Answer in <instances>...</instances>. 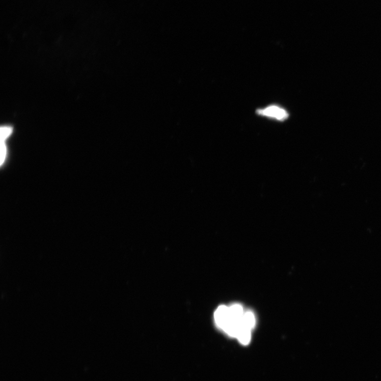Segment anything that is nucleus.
<instances>
[{"mask_svg":"<svg viewBox=\"0 0 381 381\" xmlns=\"http://www.w3.org/2000/svg\"><path fill=\"white\" fill-rule=\"evenodd\" d=\"M214 317L218 327L223 330L230 320L229 307L226 305L220 306L216 310Z\"/></svg>","mask_w":381,"mask_h":381,"instance_id":"obj_2","label":"nucleus"},{"mask_svg":"<svg viewBox=\"0 0 381 381\" xmlns=\"http://www.w3.org/2000/svg\"><path fill=\"white\" fill-rule=\"evenodd\" d=\"M6 156V147L5 145L4 141H1V165H2L3 163L5 158Z\"/></svg>","mask_w":381,"mask_h":381,"instance_id":"obj_6","label":"nucleus"},{"mask_svg":"<svg viewBox=\"0 0 381 381\" xmlns=\"http://www.w3.org/2000/svg\"><path fill=\"white\" fill-rule=\"evenodd\" d=\"M257 113L278 120L284 121L289 117L288 113L283 109L277 106H270L257 110Z\"/></svg>","mask_w":381,"mask_h":381,"instance_id":"obj_1","label":"nucleus"},{"mask_svg":"<svg viewBox=\"0 0 381 381\" xmlns=\"http://www.w3.org/2000/svg\"><path fill=\"white\" fill-rule=\"evenodd\" d=\"M12 132V129L10 127H2L1 129V140H4L8 137Z\"/></svg>","mask_w":381,"mask_h":381,"instance_id":"obj_5","label":"nucleus"},{"mask_svg":"<svg viewBox=\"0 0 381 381\" xmlns=\"http://www.w3.org/2000/svg\"><path fill=\"white\" fill-rule=\"evenodd\" d=\"M255 323V318L252 312H244L242 319V325L243 328L251 330L254 328Z\"/></svg>","mask_w":381,"mask_h":381,"instance_id":"obj_4","label":"nucleus"},{"mask_svg":"<svg viewBox=\"0 0 381 381\" xmlns=\"http://www.w3.org/2000/svg\"><path fill=\"white\" fill-rule=\"evenodd\" d=\"M230 320L231 321L241 323L244 314V309L241 305L235 304L229 307Z\"/></svg>","mask_w":381,"mask_h":381,"instance_id":"obj_3","label":"nucleus"}]
</instances>
